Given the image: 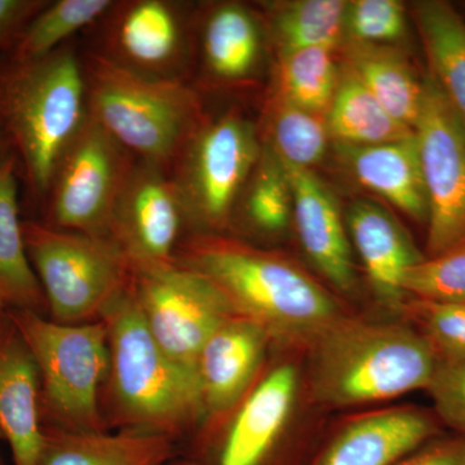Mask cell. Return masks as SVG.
<instances>
[{"label": "cell", "instance_id": "cell-1", "mask_svg": "<svg viewBox=\"0 0 465 465\" xmlns=\"http://www.w3.org/2000/svg\"><path fill=\"white\" fill-rule=\"evenodd\" d=\"M174 264L210 281L237 316L281 348H309L347 316L341 302L295 262L226 232H189Z\"/></svg>", "mask_w": 465, "mask_h": 465}, {"label": "cell", "instance_id": "cell-2", "mask_svg": "<svg viewBox=\"0 0 465 465\" xmlns=\"http://www.w3.org/2000/svg\"><path fill=\"white\" fill-rule=\"evenodd\" d=\"M88 115L74 41L38 58L0 54V136L16 161L29 206L41 210L54 168Z\"/></svg>", "mask_w": 465, "mask_h": 465}, {"label": "cell", "instance_id": "cell-3", "mask_svg": "<svg viewBox=\"0 0 465 465\" xmlns=\"http://www.w3.org/2000/svg\"><path fill=\"white\" fill-rule=\"evenodd\" d=\"M109 374L101 394L108 430L157 434L176 443L191 440L206 420L198 372L159 347L130 290L104 317Z\"/></svg>", "mask_w": 465, "mask_h": 465}, {"label": "cell", "instance_id": "cell-4", "mask_svg": "<svg viewBox=\"0 0 465 465\" xmlns=\"http://www.w3.org/2000/svg\"><path fill=\"white\" fill-rule=\"evenodd\" d=\"M312 400L327 409L384 402L427 390L436 367L430 342L412 324L344 316L308 348Z\"/></svg>", "mask_w": 465, "mask_h": 465}, {"label": "cell", "instance_id": "cell-5", "mask_svg": "<svg viewBox=\"0 0 465 465\" xmlns=\"http://www.w3.org/2000/svg\"><path fill=\"white\" fill-rule=\"evenodd\" d=\"M88 114L134 159L170 173L206 121L200 92L182 82L150 78L82 50Z\"/></svg>", "mask_w": 465, "mask_h": 465}, {"label": "cell", "instance_id": "cell-6", "mask_svg": "<svg viewBox=\"0 0 465 465\" xmlns=\"http://www.w3.org/2000/svg\"><path fill=\"white\" fill-rule=\"evenodd\" d=\"M8 317L38 366L43 425L72 433L106 432L101 412L109 374L105 322L61 324L15 308Z\"/></svg>", "mask_w": 465, "mask_h": 465}, {"label": "cell", "instance_id": "cell-7", "mask_svg": "<svg viewBox=\"0 0 465 465\" xmlns=\"http://www.w3.org/2000/svg\"><path fill=\"white\" fill-rule=\"evenodd\" d=\"M23 232L54 322H99L130 290L133 262L113 238L61 231L36 219L23 220Z\"/></svg>", "mask_w": 465, "mask_h": 465}, {"label": "cell", "instance_id": "cell-8", "mask_svg": "<svg viewBox=\"0 0 465 465\" xmlns=\"http://www.w3.org/2000/svg\"><path fill=\"white\" fill-rule=\"evenodd\" d=\"M262 153L259 128L231 110L206 119L171 167L189 232H224Z\"/></svg>", "mask_w": 465, "mask_h": 465}, {"label": "cell", "instance_id": "cell-9", "mask_svg": "<svg viewBox=\"0 0 465 465\" xmlns=\"http://www.w3.org/2000/svg\"><path fill=\"white\" fill-rule=\"evenodd\" d=\"M298 391V367L278 363L231 412L202 424L179 457L192 465L307 464L286 440Z\"/></svg>", "mask_w": 465, "mask_h": 465}, {"label": "cell", "instance_id": "cell-10", "mask_svg": "<svg viewBox=\"0 0 465 465\" xmlns=\"http://www.w3.org/2000/svg\"><path fill=\"white\" fill-rule=\"evenodd\" d=\"M194 15L179 0H114L87 30V48L137 74L191 84Z\"/></svg>", "mask_w": 465, "mask_h": 465}, {"label": "cell", "instance_id": "cell-11", "mask_svg": "<svg viewBox=\"0 0 465 465\" xmlns=\"http://www.w3.org/2000/svg\"><path fill=\"white\" fill-rule=\"evenodd\" d=\"M134 159L88 115L52 176L41 222L110 238L113 213Z\"/></svg>", "mask_w": 465, "mask_h": 465}, {"label": "cell", "instance_id": "cell-12", "mask_svg": "<svg viewBox=\"0 0 465 465\" xmlns=\"http://www.w3.org/2000/svg\"><path fill=\"white\" fill-rule=\"evenodd\" d=\"M131 292L159 347L195 371L208 339L237 316L210 281L176 264L133 265Z\"/></svg>", "mask_w": 465, "mask_h": 465}, {"label": "cell", "instance_id": "cell-13", "mask_svg": "<svg viewBox=\"0 0 465 465\" xmlns=\"http://www.w3.org/2000/svg\"><path fill=\"white\" fill-rule=\"evenodd\" d=\"M415 127L427 189L428 258L465 241V128L428 73Z\"/></svg>", "mask_w": 465, "mask_h": 465}, {"label": "cell", "instance_id": "cell-14", "mask_svg": "<svg viewBox=\"0 0 465 465\" xmlns=\"http://www.w3.org/2000/svg\"><path fill=\"white\" fill-rule=\"evenodd\" d=\"M186 234L182 198L170 173L136 159L116 201L110 238L134 266H162L174 264Z\"/></svg>", "mask_w": 465, "mask_h": 465}, {"label": "cell", "instance_id": "cell-15", "mask_svg": "<svg viewBox=\"0 0 465 465\" xmlns=\"http://www.w3.org/2000/svg\"><path fill=\"white\" fill-rule=\"evenodd\" d=\"M439 436L440 423L430 412L391 407L342 424L305 465H391Z\"/></svg>", "mask_w": 465, "mask_h": 465}, {"label": "cell", "instance_id": "cell-16", "mask_svg": "<svg viewBox=\"0 0 465 465\" xmlns=\"http://www.w3.org/2000/svg\"><path fill=\"white\" fill-rule=\"evenodd\" d=\"M282 166L292 193V222L305 255L333 289L353 295L358 287L353 250L335 195L313 171Z\"/></svg>", "mask_w": 465, "mask_h": 465}, {"label": "cell", "instance_id": "cell-17", "mask_svg": "<svg viewBox=\"0 0 465 465\" xmlns=\"http://www.w3.org/2000/svg\"><path fill=\"white\" fill-rule=\"evenodd\" d=\"M345 224L376 302L401 316L409 299L403 291V277L424 256L399 219L374 201H354L345 216Z\"/></svg>", "mask_w": 465, "mask_h": 465}, {"label": "cell", "instance_id": "cell-18", "mask_svg": "<svg viewBox=\"0 0 465 465\" xmlns=\"http://www.w3.org/2000/svg\"><path fill=\"white\" fill-rule=\"evenodd\" d=\"M272 341L264 330L235 316L223 323L208 339L198 357L206 421L231 412L258 381Z\"/></svg>", "mask_w": 465, "mask_h": 465}, {"label": "cell", "instance_id": "cell-19", "mask_svg": "<svg viewBox=\"0 0 465 465\" xmlns=\"http://www.w3.org/2000/svg\"><path fill=\"white\" fill-rule=\"evenodd\" d=\"M0 437L9 443L14 465L41 464V376L8 313L0 323Z\"/></svg>", "mask_w": 465, "mask_h": 465}, {"label": "cell", "instance_id": "cell-20", "mask_svg": "<svg viewBox=\"0 0 465 465\" xmlns=\"http://www.w3.org/2000/svg\"><path fill=\"white\" fill-rule=\"evenodd\" d=\"M262 52V23L247 5L225 2L195 8L193 66L200 64L208 81L224 85L247 84L258 73Z\"/></svg>", "mask_w": 465, "mask_h": 465}, {"label": "cell", "instance_id": "cell-21", "mask_svg": "<svg viewBox=\"0 0 465 465\" xmlns=\"http://www.w3.org/2000/svg\"><path fill=\"white\" fill-rule=\"evenodd\" d=\"M335 146L339 158L361 185L390 202L410 219L428 224L430 204L415 133L379 145Z\"/></svg>", "mask_w": 465, "mask_h": 465}, {"label": "cell", "instance_id": "cell-22", "mask_svg": "<svg viewBox=\"0 0 465 465\" xmlns=\"http://www.w3.org/2000/svg\"><path fill=\"white\" fill-rule=\"evenodd\" d=\"M179 446L166 437L136 430L72 433L45 427L39 465H168Z\"/></svg>", "mask_w": 465, "mask_h": 465}, {"label": "cell", "instance_id": "cell-23", "mask_svg": "<svg viewBox=\"0 0 465 465\" xmlns=\"http://www.w3.org/2000/svg\"><path fill=\"white\" fill-rule=\"evenodd\" d=\"M342 47L344 63L382 108L401 124L415 131L423 105L424 85L405 54L387 45L345 41Z\"/></svg>", "mask_w": 465, "mask_h": 465}, {"label": "cell", "instance_id": "cell-24", "mask_svg": "<svg viewBox=\"0 0 465 465\" xmlns=\"http://www.w3.org/2000/svg\"><path fill=\"white\" fill-rule=\"evenodd\" d=\"M15 158L0 164V292L9 308L45 316L47 302L27 258L20 219V188Z\"/></svg>", "mask_w": 465, "mask_h": 465}, {"label": "cell", "instance_id": "cell-25", "mask_svg": "<svg viewBox=\"0 0 465 465\" xmlns=\"http://www.w3.org/2000/svg\"><path fill=\"white\" fill-rule=\"evenodd\" d=\"M326 122L330 139L341 145H379L405 139L415 133L382 108L345 63L339 69L338 85Z\"/></svg>", "mask_w": 465, "mask_h": 465}, {"label": "cell", "instance_id": "cell-26", "mask_svg": "<svg viewBox=\"0 0 465 465\" xmlns=\"http://www.w3.org/2000/svg\"><path fill=\"white\" fill-rule=\"evenodd\" d=\"M415 18L430 75L465 128V21L440 0L418 3Z\"/></svg>", "mask_w": 465, "mask_h": 465}, {"label": "cell", "instance_id": "cell-27", "mask_svg": "<svg viewBox=\"0 0 465 465\" xmlns=\"http://www.w3.org/2000/svg\"><path fill=\"white\" fill-rule=\"evenodd\" d=\"M260 140L289 166L311 170L329 148L326 116L316 114L275 94L266 105Z\"/></svg>", "mask_w": 465, "mask_h": 465}, {"label": "cell", "instance_id": "cell-28", "mask_svg": "<svg viewBox=\"0 0 465 465\" xmlns=\"http://www.w3.org/2000/svg\"><path fill=\"white\" fill-rule=\"evenodd\" d=\"M292 193L286 171L277 157L262 143V153L232 213L247 231L277 235L292 222Z\"/></svg>", "mask_w": 465, "mask_h": 465}, {"label": "cell", "instance_id": "cell-29", "mask_svg": "<svg viewBox=\"0 0 465 465\" xmlns=\"http://www.w3.org/2000/svg\"><path fill=\"white\" fill-rule=\"evenodd\" d=\"M345 9L341 0H296L272 8L271 30L278 52L307 47L335 50L344 42Z\"/></svg>", "mask_w": 465, "mask_h": 465}, {"label": "cell", "instance_id": "cell-30", "mask_svg": "<svg viewBox=\"0 0 465 465\" xmlns=\"http://www.w3.org/2000/svg\"><path fill=\"white\" fill-rule=\"evenodd\" d=\"M114 0H48L7 52L17 58L47 56L87 32Z\"/></svg>", "mask_w": 465, "mask_h": 465}, {"label": "cell", "instance_id": "cell-31", "mask_svg": "<svg viewBox=\"0 0 465 465\" xmlns=\"http://www.w3.org/2000/svg\"><path fill=\"white\" fill-rule=\"evenodd\" d=\"M338 79L339 67L330 48L278 52L277 94L309 112L326 116Z\"/></svg>", "mask_w": 465, "mask_h": 465}, {"label": "cell", "instance_id": "cell-32", "mask_svg": "<svg viewBox=\"0 0 465 465\" xmlns=\"http://www.w3.org/2000/svg\"><path fill=\"white\" fill-rule=\"evenodd\" d=\"M402 287L409 298L423 302H465V241L411 266L403 277Z\"/></svg>", "mask_w": 465, "mask_h": 465}, {"label": "cell", "instance_id": "cell-33", "mask_svg": "<svg viewBox=\"0 0 465 465\" xmlns=\"http://www.w3.org/2000/svg\"><path fill=\"white\" fill-rule=\"evenodd\" d=\"M401 317L430 342L437 356L465 357V302L440 304L409 298Z\"/></svg>", "mask_w": 465, "mask_h": 465}, {"label": "cell", "instance_id": "cell-34", "mask_svg": "<svg viewBox=\"0 0 465 465\" xmlns=\"http://www.w3.org/2000/svg\"><path fill=\"white\" fill-rule=\"evenodd\" d=\"M405 5L397 0H354L345 9L344 42L387 45L403 38Z\"/></svg>", "mask_w": 465, "mask_h": 465}, {"label": "cell", "instance_id": "cell-35", "mask_svg": "<svg viewBox=\"0 0 465 465\" xmlns=\"http://www.w3.org/2000/svg\"><path fill=\"white\" fill-rule=\"evenodd\" d=\"M437 419L465 437V357L437 356L428 384Z\"/></svg>", "mask_w": 465, "mask_h": 465}, {"label": "cell", "instance_id": "cell-36", "mask_svg": "<svg viewBox=\"0 0 465 465\" xmlns=\"http://www.w3.org/2000/svg\"><path fill=\"white\" fill-rule=\"evenodd\" d=\"M391 465H465V437H436Z\"/></svg>", "mask_w": 465, "mask_h": 465}, {"label": "cell", "instance_id": "cell-37", "mask_svg": "<svg viewBox=\"0 0 465 465\" xmlns=\"http://www.w3.org/2000/svg\"><path fill=\"white\" fill-rule=\"evenodd\" d=\"M48 0H0V54L9 51Z\"/></svg>", "mask_w": 465, "mask_h": 465}, {"label": "cell", "instance_id": "cell-38", "mask_svg": "<svg viewBox=\"0 0 465 465\" xmlns=\"http://www.w3.org/2000/svg\"><path fill=\"white\" fill-rule=\"evenodd\" d=\"M11 158H14L11 149H9L8 143L5 142V139L0 136V164L5 163V162Z\"/></svg>", "mask_w": 465, "mask_h": 465}, {"label": "cell", "instance_id": "cell-39", "mask_svg": "<svg viewBox=\"0 0 465 465\" xmlns=\"http://www.w3.org/2000/svg\"><path fill=\"white\" fill-rule=\"evenodd\" d=\"M9 305L8 302H5V296L0 292V323L5 321V318L7 317Z\"/></svg>", "mask_w": 465, "mask_h": 465}, {"label": "cell", "instance_id": "cell-40", "mask_svg": "<svg viewBox=\"0 0 465 465\" xmlns=\"http://www.w3.org/2000/svg\"><path fill=\"white\" fill-rule=\"evenodd\" d=\"M168 465H192V464L189 463L188 460H185V459H183L182 457H177V458H174L173 460L171 461V463Z\"/></svg>", "mask_w": 465, "mask_h": 465}, {"label": "cell", "instance_id": "cell-41", "mask_svg": "<svg viewBox=\"0 0 465 465\" xmlns=\"http://www.w3.org/2000/svg\"><path fill=\"white\" fill-rule=\"evenodd\" d=\"M0 465H2V459H0Z\"/></svg>", "mask_w": 465, "mask_h": 465}]
</instances>
